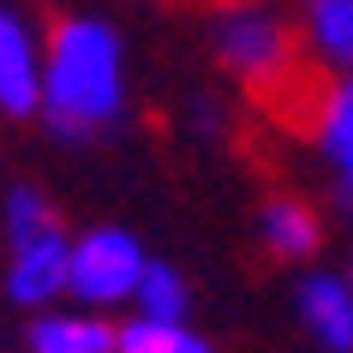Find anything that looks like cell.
Returning <instances> with one entry per match:
<instances>
[{
	"label": "cell",
	"mask_w": 353,
	"mask_h": 353,
	"mask_svg": "<svg viewBox=\"0 0 353 353\" xmlns=\"http://www.w3.org/2000/svg\"><path fill=\"white\" fill-rule=\"evenodd\" d=\"M42 126L84 144L126 120V42L108 19L72 12L48 24V60H42Z\"/></svg>",
	"instance_id": "obj_1"
},
{
	"label": "cell",
	"mask_w": 353,
	"mask_h": 353,
	"mask_svg": "<svg viewBox=\"0 0 353 353\" xmlns=\"http://www.w3.org/2000/svg\"><path fill=\"white\" fill-rule=\"evenodd\" d=\"M210 48H216V66L258 108L299 120L317 84V66L299 37V12H288L281 0H216L210 6Z\"/></svg>",
	"instance_id": "obj_2"
},
{
	"label": "cell",
	"mask_w": 353,
	"mask_h": 353,
	"mask_svg": "<svg viewBox=\"0 0 353 353\" xmlns=\"http://www.w3.org/2000/svg\"><path fill=\"white\" fill-rule=\"evenodd\" d=\"M66 258H72V234L54 198L42 186L0 192V299L19 317L66 299Z\"/></svg>",
	"instance_id": "obj_3"
},
{
	"label": "cell",
	"mask_w": 353,
	"mask_h": 353,
	"mask_svg": "<svg viewBox=\"0 0 353 353\" xmlns=\"http://www.w3.org/2000/svg\"><path fill=\"white\" fill-rule=\"evenodd\" d=\"M144 270H150V252H144V240L132 228H120V222L78 228L72 258H66V299L120 317L132 305V294H138V276Z\"/></svg>",
	"instance_id": "obj_4"
},
{
	"label": "cell",
	"mask_w": 353,
	"mask_h": 353,
	"mask_svg": "<svg viewBox=\"0 0 353 353\" xmlns=\"http://www.w3.org/2000/svg\"><path fill=\"white\" fill-rule=\"evenodd\" d=\"M42 60H48V30L12 0H0V120L42 114Z\"/></svg>",
	"instance_id": "obj_5"
},
{
	"label": "cell",
	"mask_w": 353,
	"mask_h": 353,
	"mask_svg": "<svg viewBox=\"0 0 353 353\" xmlns=\"http://www.w3.org/2000/svg\"><path fill=\"white\" fill-rule=\"evenodd\" d=\"M294 126L305 132V144H312V156L323 162V174L335 180V192L353 186V66L317 78Z\"/></svg>",
	"instance_id": "obj_6"
},
{
	"label": "cell",
	"mask_w": 353,
	"mask_h": 353,
	"mask_svg": "<svg viewBox=\"0 0 353 353\" xmlns=\"http://www.w3.org/2000/svg\"><path fill=\"white\" fill-rule=\"evenodd\" d=\"M294 317L323 353H353V276L305 263L294 281Z\"/></svg>",
	"instance_id": "obj_7"
},
{
	"label": "cell",
	"mask_w": 353,
	"mask_h": 353,
	"mask_svg": "<svg viewBox=\"0 0 353 353\" xmlns=\"http://www.w3.org/2000/svg\"><path fill=\"white\" fill-rule=\"evenodd\" d=\"M24 347L30 353H120V317L54 299L42 312H24Z\"/></svg>",
	"instance_id": "obj_8"
},
{
	"label": "cell",
	"mask_w": 353,
	"mask_h": 353,
	"mask_svg": "<svg viewBox=\"0 0 353 353\" xmlns=\"http://www.w3.org/2000/svg\"><path fill=\"white\" fill-rule=\"evenodd\" d=\"M258 245L276 263H294V270L317 263V252H323V210L305 204L299 192H270L258 210Z\"/></svg>",
	"instance_id": "obj_9"
},
{
	"label": "cell",
	"mask_w": 353,
	"mask_h": 353,
	"mask_svg": "<svg viewBox=\"0 0 353 353\" xmlns=\"http://www.w3.org/2000/svg\"><path fill=\"white\" fill-rule=\"evenodd\" d=\"M299 37L317 78L353 66V0H299Z\"/></svg>",
	"instance_id": "obj_10"
},
{
	"label": "cell",
	"mask_w": 353,
	"mask_h": 353,
	"mask_svg": "<svg viewBox=\"0 0 353 353\" xmlns=\"http://www.w3.org/2000/svg\"><path fill=\"white\" fill-rule=\"evenodd\" d=\"M126 312L162 317V323H192V281L180 276L174 263H156V258H150V270L138 276V294H132Z\"/></svg>",
	"instance_id": "obj_11"
},
{
	"label": "cell",
	"mask_w": 353,
	"mask_h": 353,
	"mask_svg": "<svg viewBox=\"0 0 353 353\" xmlns=\"http://www.w3.org/2000/svg\"><path fill=\"white\" fill-rule=\"evenodd\" d=\"M120 353H204V335L192 323H162V317L120 312Z\"/></svg>",
	"instance_id": "obj_12"
},
{
	"label": "cell",
	"mask_w": 353,
	"mask_h": 353,
	"mask_svg": "<svg viewBox=\"0 0 353 353\" xmlns=\"http://www.w3.org/2000/svg\"><path fill=\"white\" fill-rule=\"evenodd\" d=\"M335 204H341V210L353 216V186H341V192H335Z\"/></svg>",
	"instance_id": "obj_13"
},
{
	"label": "cell",
	"mask_w": 353,
	"mask_h": 353,
	"mask_svg": "<svg viewBox=\"0 0 353 353\" xmlns=\"http://www.w3.org/2000/svg\"><path fill=\"white\" fill-rule=\"evenodd\" d=\"M347 276H353V258H347Z\"/></svg>",
	"instance_id": "obj_14"
}]
</instances>
